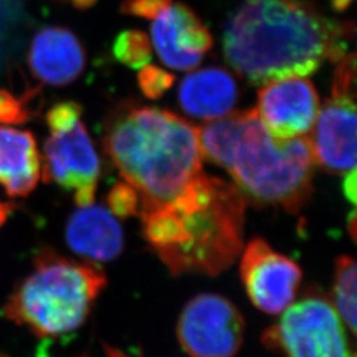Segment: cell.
Listing matches in <instances>:
<instances>
[{
  "label": "cell",
  "instance_id": "6da1fadb",
  "mask_svg": "<svg viewBox=\"0 0 357 357\" xmlns=\"http://www.w3.org/2000/svg\"><path fill=\"white\" fill-rule=\"evenodd\" d=\"M354 35L351 24L323 16L305 0H243L224 29L228 64L255 85L315 73L339 63Z\"/></svg>",
  "mask_w": 357,
  "mask_h": 357
},
{
  "label": "cell",
  "instance_id": "7a4b0ae2",
  "mask_svg": "<svg viewBox=\"0 0 357 357\" xmlns=\"http://www.w3.org/2000/svg\"><path fill=\"white\" fill-rule=\"evenodd\" d=\"M103 144L139 197L138 215L176 203L205 174L199 128L168 110H119L107 123Z\"/></svg>",
  "mask_w": 357,
  "mask_h": 357
},
{
  "label": "cell",
  "instance_id": "3957f363",
  "mask_svg": "<svg viewBox=\"0 0 357 357\" xmlns=\"http://www.w3.org/2000/svg\"><path fill=\"white\" fill-rule=\"evenodd\" d=\"M199 138L204 158L229 174L246 202L291 213L308 202L315 166L308 137L277 139L250 109L209 121Z\"/></svg>",
  "mask_w": 357,
  "mask_h": 357
},
{
  "label": "cell",
  "instance_id": "277c9868",
  "mask_svg": "<svg viewBox=\"0 0 357 357\" xmlns=\"http://www.w3.org/2000/svg\"><path fill=\"white\" fill-rule=\"evenodd\" d=\"M245 212L246 199L228 183L206 203L139 218L149 246L172 275H217L241 253Z\"/></svg>",
  "mask_w": 357,
  "mask_h": 357
},
{
  "label": "cell",
  "instance_id": "5b68a950",
  "mask_svg": "<svg viewBox=\"0 0 357 357\" xmlns=\"http://www.w3.org/2000/svg\"><path fill=\"white\" fill-rule=\"evenodd\" d=\"M103 270L50 249L33 258V270L13 290L3 314L38 337H60L81 327L106 286Z\"/></svg>",
  "mask_w": 357,
  "mask_h": 357
},
{
  "label": "cell",
  "instance_id": "8992f818",
  "mask_svg": "<svg viewBox=\"0 0 357 357\" xmlns=\"http://www.w3.org/2000/svg\"><path fill=\"white\" fill-rule=\"evenodd\" d=\"M262 342L284 357H355L340 315L331 301L318 293L307 294L287 307Z\"/></svg>",
  "mask_w": 357,
  "mask_h": 357
},
{
  "label": "cell",
  "instance_id": "52a82bcc",
  "mask_svg": "<svg viewBox=\"0 0 357 357\" xmlns=\"http://www.w3.org/2000/svg\"><path fill=\"white\" fill-rule=\"evenodd\" d=\"M81 114V110H61L48 116L51 137L44 146L43 176L73 191L78 206H89L94 202L101 165Z\"/></svg>",
  "mask_w": 357,
  "mask_h": 357
},
{
  "label": "cell",
  "instance_id": "ba28073f",
  "mask_svg": "<svg viewBox=\"0 0 357 357\" xmlns=\"http://www.w3.org/2000/svg\"><path fill=\"white\" fill-rule=\"evenodd\" d=\"M245 320L238 308L216 294H200L180 314L178 339L192 357H234L243 342Z\"/></svg>",
  "mask_w": 357,
  "mask_h": 357
},
{
  "label": "cell",
  "instance_id": "9c48e42d",
  "mask_svg": "<svg viewBox=\"0 0 357 357\" xmlns=\"http://www.w3.org/2000/svg\"><path fill=\"white\" fill-rule=\"evenodd\" d=\"M240 273L252 303L268 315H278L290 306L302 282L298 264L275 252L264 238L248 243Z\"/></svg>",
  "mask_w": 357,
  "mask_h": 357
},
{
  "label": "cell",
  "instance_id": "30bf717a",
  "mask_svg": "<svg viewBox=\"0 0 357 357\" xmlns=\"http://www.w3.org/2000/svg\"><path fill=\"white\" fill-rule=\"evenodd\" d=\"M255 110L274 138L289 141L312 130L320 112L319 96L305 77L282 78L259 89Z\"/></svg>",
  "mask_w": 357,
  "mask_h": 357
},
{
  "label": "cell",
  "instance_id": "8fae6325",
  "mask_svg": "<svg viewBox=\"0 0 357 357\" xmlns=\"http://www.w3.org/2000/svg\"><path fill=\"white\" fill-rule=\"evenodd\" d=\"M151 38L159 59L175 70L196 68L213 45L202 20L185 4L175 1L153 17Z\"/></svg>",
  "mask_w": 357,
  "mask_h": 357
},
{
  "label": "cell",
  "instance_id": "7c38bea8",
  "mask_svg": "<svg viewBox=\"0 0 357 357\" xmlns=\"http://www.w3.org/2000/svg\"><path fill=\"white\" fill-rule=\"evenodd\" d=\"M308 139L315 165L339 175L356 169L355 98L332 96L319 112Z\"/></svg>",
  "mask_w": 357,
  "mask_h": 357
},
{
  "label": "cell",
  "instance_id": "4fadbf2b",
  "mask_svg": "<svg viewBox=\"0 0 357 357\" xmlns=\"http://www.w3.org/2000/svg\"><path fill=\"white\" fill-rule=\"evenodd\" d=\"M85 63L84 47L64 26H45L32 38L28 64L41 84L69 85L84 72Z\"/></svg>",
  "mask_w": 357,
  "mask_h": 357
},
{
  "label": "cell",
  "instance_id": "5bb4252c",
  "mask_svg": "<svg viewBox=\"0 0 357 357\" xmlns=\"http://www.w3.org/2000/svg\"><path fill=\"white\" fill-rule=\"evenodd\" d=\"M65 238L76 253L96 262L116 258L123 249V230L114 215L105 206H79L69 217Z\"/></svg>",
  "mask_w": 357,
  "mask_h": 357
},
{
  "label": "cell",
  "instance_id": "9a60e30c",
  "mask_svg": "<svg viewBox=\"0 0 357 357\" xmlns=\"http://www.w3.org/2000/svg\"><path fill=\"white\" fill-rule=\"evenodd\" d=\"M238 96V86L231 73L224 68L209 66L183 78L178 100L185 114L215 121L233 112Z\"/></svg>",
  "mask_w": 357,
  "mask_h": 357
},
{
  "label": "cell",
  "instance_id": "2e32d148",
  "mask_svg": "<svg viewBox=\"0 0 357 357\" xmlns=\"http://www.w3.org/2000/svg\"><path fill=\"white\" fill-rule=\"evenodd\" d=\"M41 156L32 132L0 128V184L11 197H24L38 185Z\"/></svg>",
  "mask_w": 357,
  "mask_h": 357
},
{
  "label": "cell",
  "instance_id": "e0dca14e",
  "mask_svg": "<svg viewBox=\"0 0 357 357\" xmlns=\"http://www.w3.org/2000/svg\"><path fill=\"white\" fill-rule=\"evenodd\" d=\"M356 262L352 257L342 255L336 261L333 298L337 314L351 333L356 335Z\"/></svg>",
  "mask_w": 357,
  "mask_h": 357
},
{
  "label": "cell",
  "instance_id": "ac0fdd59",
  "mask_svg": "<svg viewBox=\"0 0 357 357\" xmlns=\"http://www.w3.org/2000/svg\"><path fill=\"white\" fill-rule=\"evenodd\" d=\"M113 53L121 64L131 69H142L150 64L153 48L149 36L142 31H125L114 40Z\"/></svg>",
  "mask_w": 357,
  "mask_h": 357
},
{
  "label": "cell",
  "instance_id": "d6986e66",
  "mask_svg": "<svg viewBox=\"0 0 357 357\" xmlns=\"http://www.w3.org/2000/svg\"><path fill=\"white\" fill-rule=\"evenodd\" d=\"M110 212L119 218L137 216L139 209V197L128 183H116L107 195Z\"/></svg>",
  "mask_w": 357,
  "mask_h": 357
},
{
  "label": "cell",
  "instance_id": "ffe728a7",
  "mask_svg": "<svg viewBox=\"0 0 357 357\" xmlns=\"http://www.w3.org/2000/svg\"><path fill=\"white\" fill-rule=\"evenodd\" d=\"M175 78L159 66H143L138 75V82L143 94L151 100L160 98L174 85Z\"/></svg>",
  "mask_w": 357,
  "mask_h": 357
},
{
  "label": "cell",
  "instance_id": "44dd1931",
  "mask_svg": "<svg viewBox=\"0 0 357 357\" xmlns=\"http://www.w3.org/2000/svg\"><path fill=\"white\" fill-rule=\"evenodd\" d=\"M332 96L352 97L356 96V56L355 53L345 54L339 61L336 68L333 82H332Z\"/></svg>",
  "mask_w": 357,
  "mask_h": 357
},
{
  "label": "cell",
  "instance_id": "7402d4cb",
  "mask_svg": "<svg viewBox=\"0 0 357 357\" xmlns=\"http://www.w3.org/2000/svg\"><path fill=\"white\" fill-rule=\"evenodd\" d=\"M28 118L26 105L7 90L0 89V123L22 125Z\"/></svg>",
  "mask_w": 357,
  "mask_h": 357
},
{
  "label": "cell",
  "instance_id": "603a6c76",
  "mask_svg": "<svg viewBox=\"0 0 357 357\" xmlns=\"http://www.w3.org/2000/svg\"><path fill=\"white\" fill-rule=\"evenodd\" d=\"M174 0H125L122 11L138 17L153 20V17Z\"/></svg>",
  "mask_w": 357,
  "mask_h": 357
},
{
  "label": "cell",
  "instance_id": "cb8c5ba5",
  "mask_svg": "<svg viewBox=\"0 0 357 357\" xmlns=\"http://www.w3.org/2000/svg\"><path fill=\"white\" fill-rule=\"evenodd\" d=\"M343 191L345 197L351 204H356V169L349 171L345 174L344 183H343Z\"/></svg>",
  "mask_w": 357,
  "mask_h": 357
},
{
  "label": "cell",
  "instance_id": "d4e9b609",
  "mask_svg": "<svg viewBox=\"0 0 357 357\" xmlns=\"http://www.w3.org/2000/svg\"><path fill=\"white\" fill-rule=\"evenodd\" d=\"M15 209H16V205L13 203L0 202V228L7 222L8 217L11 216V213Z\"/></svg>",
  "mask_w": 357,
  "mask_h": 357
},
{
  "label": "cell",
  "instance_id": "484cf974",
  "mask_svg": "<svg viewBox=\"0 0 357 357\" xmlns=\"http://www.w3.org/2000/svg\"><path fill=\"white\" fill-rule=\"evenodd\" d=\"M348 229H349V234L355 240V233H356V212H355V209L351 212V215L348 217Z\"/></svg>",
  "mask_w": 357,
  "mask_h": 357
},
{
  "label": "cell",
  "instance_id": "4316f807",
  "mask_svg": "<svg viewBox=\"0 0 357 357\" xmlns=\"http://www.w3.org/2000/svg\"><path fill=\"white\" fill-rule=\"evenodd\" d=\"M332 7L336 10V11H344L349 4L352 3V0H331Z\"/></svg>",
  "mask_w": 357,
  "mask_h": 357
},
{
  "label": "cell",
  "instance_id": "83f0119b",
  "mask_svg": "<svg viewBox=\"0 0 357 357\" xmlns=\"http://www.w3.org/2000/svg\"><path fill=\"white\" fill-rule=\"evenodd\" d=\"M105 348H106V355H107V357H130L128 355H125L123 352L118 351L114 347L105 344Z\"/></svg>",
  "mask_w": 357,
  "mask_h": 357
}]
</instances>
